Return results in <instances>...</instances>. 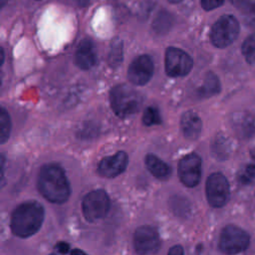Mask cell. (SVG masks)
<instances>
[{"instance_id":"obj_28","label":"cell","mask_w":255,"mask_h":255,"mask_svg":"<svg viewBox=\"0 0 255 255\" xmlns=\"http://www.w3.org/2000/svg\"><path fill=\"white\" fill-rule=\"evenodd\" d=\"M183 248L180 245H176V246H172L169 250H168V254L170 255H181L183 254Z\"/></svg>"},{"instance_id":"obj_1","label":"cell","mask_w":255,"mask_h":255,"mask_svg":"<svg viewBox=\"0 0 255 255\" xmlns=\"http://www.w3.org/2000/svg\"><path fill=\"white\" fill-rule=\"evenodd\" d=\"M37 186L42 196L53 203H64L71 193L70 184L64 170L55 163H49L41 167Z\"/></svg>"},{"instance_id":"obj_11","label":"cell","mask_w":255,"mask_h":255,"mask_svg":"<svg viewBox=\"0 0 255 255\" xmlns=\"http://www.w3.org/2000/svg\"><path fill=\"white\" fill-rule=\"evenodd\" d=\"M153 74V63L149 56L140 55L136 57L128 69V78L136 86L146 84Z\"/></svg>"},{"instance_id":"obj_15","label":"cell","mask_w":255,"mask_h":255,"mask_svg":"<svg viewBox=\"0 0 255 255\" xmlns=\"http://www.w3.org/2000/svg\"><path fill=\"white\" fill-rule=\"evenodd\" d=\"M144 162H145L147 169L156 178L166 179L171 174L170 166L154 154H151V153L147 154L144 158Z\"/></svg>"},{"instance_id":"obj_10","label":"cell","mask_w":255,"mask_h":255,"mask_svg":"<svg viewBox=\"0 0 255 255\" xmlns=\"http://www.w3.org/2000/svg\"><path fill=\"white\" fill-rule=\"evenodd\" d=\"M133 246L138 254L155 253L160 246L157 231L149 225L139 226L133 234Z\"/></svg>"},{"instance_id":"obj_12","label":"cell","mask_w":255,"mask_h":255,"mask_svg":"<svg viewBox=\"0 0 255 255\" xmlns=\"http://www.w3.org/2000/svg\"><path fill=\"white\" fill-rule=\"evenodd\" d=\"M128 154L125 151H118L114 155L104 157L98 166V172L105 177L120 175L128 165Z\"/></svg>"},{"instance_id":"obj_29","label":"cell","mask_w":255,"mask_h":255,"mask_svg":"<svg viewBox=\"0 0 255 255\" xmlns=\"http://www.w3.org/2000/svg\"><path fill=\"white\" fill-rule=\"evenodd\" d=\"M231 1V3L234 5V6H236V7H238V8H241L248 0H230Z\"/></svg>"},{"instance_id":"obj_21","label":"cell","mask_w":255,"mask_h":255,"mask_svg":"<svg viewBox=\"0 0 255 255\" xmlns=\"http://www.w3.org/2000/svg\"><path fill=\"white\" fill-rule=\"evenodd\" d=\"M242 54L249 64L255 63V33L248 36L242 44Z\"/></svg>"},{"instance_id":"obj_9","label":"cell","mask_w":255,"mask_h":255,"mask_svg":"<svg viewBox=\"0 0 255 255\" xmlns=\"http://www.w3.org/2000/svg\"><path fill=\"white\" fill-rule=\"evenodd\" d=\"M177 173L180 181L187 187L198 184L201 177V159L196 153L184 155L178 162Z\"/></svg>"},{"instance_id":"obj_32","label":"cell","mask_w":255,"mask_h":255,"mask_svg":"<svg viewBox=\"0 0 255 255\" xmlns=\"http://www.w3.org/2000/svg\"><path fill=\"white\" fill-rule=\"evenodd\" d=\"M250 154H251V156L253 157V159L255 160V147L250 151Z\"/></svg>"},{"instance_id":"obj_4","label":"cell","mask_w":255,"mask_h":255,"mask_svg":"<svg viewBox=\"0 0 255 255\" xmlns=\"http://www.w3.org/2000/svg\"><path fill=\"white\" fill-rule=\"evenodd\" d=\"M239 34V23L232 15L221 16L212 26L210 40L217 48H225L232 44Z\"/></svg>"},{"instance_id":"obj_24","label":"cell","mask_w":255,"mask_h":255,"mask_svg":"<svg viewBox=\"0 0 255 255\" xmlns=\"http://www.w3.org/2000/svg\"><path fill=\"white\" fill-rule=\"evenodd\" d=\"M255 179V165L247 164L238 172V181L241 184H249Z\"/></svg>"},{"instance_id":"obj_20","label":"cell","mask_w":255,"mask_h":255,"mask_svg":"<svg viewBox=\"0 0 255 255\" xmlns=\"http://www.w3.org/2000/svg\"><path fill=\"white\" fill-rule=\"evenodd\" d=\"M11 120L7 111L2 108L0 112V142L4 143L10 135Z\"/></svg>"},{"instance_id":"obj_5","label":"cell","mask_w":255,"mask_h":255,"mask_svg":"<svg viewBox=\"0 0 255 255\" xmlns=\"http://www.w3.org/2000/svg\"><path fill=\"white\" fill-rule=\"evenodd\" d=\"M250 243L249 234L235 225L225 226L219 237V249L226 254H236L247 249Z\"/></svg>"},{"instance_id":"obj_30","label":"cell","mask_w":255,"mask_h":255,"mask_svg":"<svg viewBox=\"0 0 255 255\" xmlns=\"http://www.w3.org/2000/svg\"><path fill=\"white\" fill-rule=\"evenodd\" d=\"M76 1H77L78 5H80V6H85L86 4H88V2H89L90 0H76Z\"/></svg>"},{"instance_id":"obj_27","label":"cell","mask_w":255,"mask_h":255,"mask_svg":"<svg viewBox=\"0 0 255 255\" xmlns=\"http://www.w3.org/2000/svg\"><path fill=\"white\" fill-rule=\"evenodd\" d=\"M69 244L66 243V242H59L56 246H55V250L58 252V253H61V254H66L68 251H69Z\"/></svg>"},{"instance_id":"obj_14","label":"cell","mask_w":255,"mask_h":255,"mask_svg":"<svg viewBox=\"0 0 255 255\" xmlns=\"http://www.w3.org/2000/svg\"><path fill=\"white\" fill-rule=\"evenodd\" d=\"M180 127L183 135L188 139H196L201 131L202 123L194 112H186L180 120Z\"/></svg>"},{"instance_id":"obj_3","label":"cell","mask_w":255,"mask_h":255,"mask_svg":"<svg viewBox=\"0 0 255 255\" xmlns=\"http://www.w3.org/2000/svg\"><path fill=\"white\" fill-rule=\"evenodd\" d=\"M111 107L120 118H127L137 113L142 104L141 95L127 84L115 86L110 94Z\"/></svg>"},{"instance_id":"obj_16","label":"cell","mask_w":255,"mask_h":255,"mask_svg":"<svg viewBox=\"0 0 255 255\" xmlns=\"http://www.w3.org/2000/svg\"><path fill=\"white\" fill-rule=\"evenodd\" d=\"M220 91V83L215 74L209 72L206 74L203 85L199 90V94L202 97H211L216 95Z\"/></svg>"},{"instance_id":"obj_25","label":"cell","mask_w":255,"mask_h":255,"mask_svg":"<svg viewBox=\"0 0 255 255\" xmlns=\"http://www.w3.org/2000/svg\"><path fill=\"white\" fill-rule=\"evenodd\" d=\"M212 151L215 153L217 157L224 158L227 156V153L229 152V142L227 139L223 137H218L215 142L212 144Z\"/></svg>"},{"instance_id":"obj_31","label":"cell","mask_w":255,"mask_h":255,"mask_svg":"<svg viewBox=\"0 0 255 255\" xmlns=\"http://www.w3.org/2000/svg\"><path fill=\"white\" fill-rule=\"evenodd\" d=\"M71 253L72 254H74V253H84L82 250H79V249H75V250H72L71 251Z\"/></svg>"},{"instance_id":"obj_6","label":"cell","mask_w":255,"mask_h":255,"mask_svg":"<svg viewBox=\"0 0 255 255\" xmlns=\"http://www.w3.org/2000/svg\"><path fill=\"white\" fill-rule=\"evenodd\" d=\"M110 206L111 202L109 195L103 189L92 190L82 201L83 214L90 222L103 218L110 210Z\"/></svg>"},{"instance_id":"obj_13","label":"cell","mask_w":255,"mask_h":255,"mask_svg":"<svg viewBox=\"0 0 255 255\" xmlns=\"http://www.w3.org/2000/svg\"><path fill=\"white\" fill-rule=\"evenodd\" d=\"M75 61L77 66L82 70H88L95 66L97 62V53L96 48L91 39H84L79 44Z\"/></svg>"},{"instance_id":"obj_8","label":"cell","mask_w":255,"mask_h":255,"mask_svg":"<svg viewBox=\"0 0 255 255\" xmlns=\"http://www.w3.org/2000/svg\"><path fill=\"white\" fill-rule=\"evenodd\" d=\"M193 62L190 56L174 47H169L165 52V72L169 77L177 78L186 76L192 69Z\"/></svg>"},{"instance_id":"obj_2","label":"cell","mask_w":255,"mask_h":255,"mask_svg":"<svg viewBox=\"0 0 255 255\" xmlns=\"http://www.w3.org/2000/svg\"><path fill=\"white\" fill-rule=\"evenodd\" d=\"M44 220V208L37 201H28L17 206L11 215V230L18 237L35 234Z\"/></svg>"},{"instance_id":"obj_18","label":"cell","mask_w":255,"mask_h":255,"mask_svg":"<svg viewBox=\"0 0 255 255\" xmlns=\"http://www.w3.org/2000/svg\"><path fill=\"white\" fill-rule=\"evenodd\" d=\"M172 25V17L169 13L163 11L157 14L153 22V29L157 33H166Z\"/></svg>"},{"instance_id":"obj_26","label":"cell","mask_w":255,"mask_h":255,"mask_svg":"<svg viewBox=\"0 0 255 255\" xmlns=\"http://www.w3.org/2000/svg\"><path fill=\"white\" fill-rule=\"evenodd\" d=\"M224 0H201V6L204 10H212L222 5Z\"/></svg>"},{"instance_id":"obj_7","label":"cell","mask_w":255,"mask_h":255,"mask_svg":"<svg viewBox=\"0 0 255 255\" xmlns=\"http://www.w3.org/2000/svg\"><path fill=\"white\" fill-rule=\"evenodd\" d=\"M205 190L208 203L215 208L224 206L230 196L229 183L226 177L220 172H215L208 176Z\"/></svg>"},{"instance_id":"obj_19","label":"cell","mask_w":255,"mask_h":255,"mask_svg":"<svg viewBox=\"0 0 255 255\" xmlns=\"http://www.w3.org/2000/svg\"><path fill=\"white\" fill-rule=\"evenodd\" d=\"M123 58V45L120 40H115L111 45V50L109 53V65L112 68H117L121 65Z\"/></svg>"},{"instance_id":"obj_22","label":"cell","mask_w":255,"mask_h":255,"mask_svg":"<svg viewBox=\"0 0 255 255\" xmlns=\"http://www.w3.org/2000/svg\"><path fill=\"white\" fill-rule=\"evenodd\" d=\"M244 22L249 27L255 28V0H248L241 8Z\"/></svg>"},{"instance_id":"obj_23","label":"cell","mask_w":255,"mask_h":255,"mask_svg":"<svg viewBox=\"0 0 255 255\" xmlns=\"http://www.w3.org/2000/svg\"><path fill=\"white\" fill-rule=\"evenodd\" d=\"M142 123L147 127L160 124L161 123V118H160L158 110L154 107L146 108L143 112Z\"/></svg>"},{"instance_id":"obj_33","label":"cell","mask_w":255,"mask_h":255,"mask_svg":"<svg viewBox=\"0 0 255 255\" xmlns=\"http://www.w3.org/2000/svg\"><path fill=\"white\" fill-rule=\"evenodd\" d=\"M169 2H171V3H178V2H180V1H182V0H168Z\"/></svg>"},{"instance_id":"obj_17","label":"cell","mask_w":255,"mask_h":255,"mask_svg":"<svg viewBox=\"0 0 255 255\" xmlns=\"http://www.w3.org/2000/svg\"><path fill=\"white\" fill-rule=\"evenodd\" d=\"M237 127L243 136H252L255 134V118L251 115H242L237 120Z\"/></svg>"}]
</instances>
